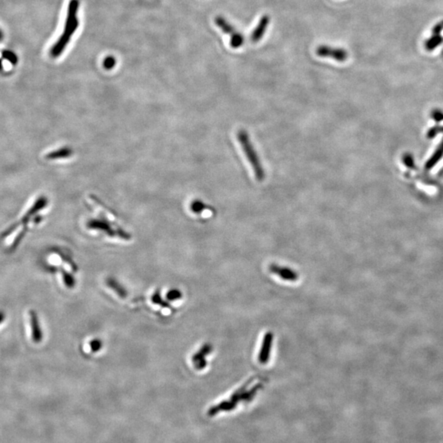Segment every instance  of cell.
<instances>
[{
  "mask_svg": "<svg viewBox=\"0 0 443 443\" xmlns=\"http://www.w3.org/2000/svg\"><path fill=\"white\" fill-rule=\"evenodd\" d=\"M182 294L179 290L177 289H172L167 293L166 297L169 301H173V300H178L180 298H182Z\"/></svg>",
  "mask_w": 443,
  "mask_h": 443,
  "instance_id": "cell-14",
  "label": "cell"
},
{
  "mask_svg": "<svg viewBox=\"0 0 443 443\" xmlns=\"http://www.w3.org/2000/svg\"><path fill=\"white\" fill-rule=\"evenodd\" d=\"M205 208V205H204L202 202H200V201H196V202L194 203L193 205H192V209H193V211L196 212V213H200V212H202Z\"/></svg>",
  "mask_w": 443,
  "mask_h": 443,
  "instance_id": "cell-19",
  "label": "cell"
},
{
  "mask_svg": "<svg viewBox=\"0 0 443 443\" xmlns=\"http://www.w3.org/2000/svg\"><path fill=\"white\" fill-rule=\"evenodd\" d=\"M90 345H91V349L93 352H97L99 350L102 348V341H100V339H93L92 341L90 342Z\"/></svg>",
  "mask_w": 443,
  "mask_h": 443,
  "instance_id": "cell-17",
  "label": "cell"
},
{
  "mask_svg": "<svg viewBox=\"0 0 443 443\" xmlns=\"http://www.w3.org/2000/svg\"><path fill=\"white\" fill-rule=\"evenodd\" d=\"M271 270L279 276L280 277H282V279L287 280V281H294V280L297 279L296 273L294 271L291 270L290 268L273 265L271 267Z\"/></svg>",
  "mask_w": 443,
  "mask_h": 443,
  "instance_id": "cell-7",
  "label": "cell"
},
{
  "mask_svg": "<svg viewBox=\"0 0 443 443\" xmlns=\"http://www.w3.org/2000/svg\"><path fill=\"white\" fill-rule=\"evenodd\" d=\"M30 322H31V326H32V339L34 340L35 342H40L42 339V333L40 329V325L38 323L39 321H38L37 316L33 312H31V314H30Z\"/></svg>",
  "mask_w": 443,
  "mask_h": 443,
  "instance_id": "cell-9",
  "label": "cell"
},
{
  "mask_svg": "<svg viewBox=\"0 0 443 443\" xmlns=\"http://www.w3.org/2000/svg\"><path fill=\"white\" fill-rule=\"evenodd\" d=\"M115 63H116V61H115V59L114 58L108 57L107 59H105V62H104V65H105V69H111L112 68H114Z\"/></svg>",
  "mask_w": 443,
  "mask_h": 443,
  "instance_id": "cell-20",
  "label": "cell"
},
{
  "mask_svg": "<svg viewBox=\"0 0 443 443\" xmlns=\"http://www.w3.org/2000/svg\"><path fill=\"white\" fill-rule=\"evenodd\" d=\"M236 139L241 146L244 155H246V159L252 168L255 179L259 182H264L266 177L265 171L255 146H253L252 142L250 141L248 132L246 130H238V132H236Z\"/></svg>",
  "mask_w": 443,
  "mask_h": 443,
  "instance_id": "cell-1",
  "label": "cell"
},
{
  "mask_svg": "<svg viewBox=\"0 0 443 443\" xmlns=\"http://www.w3.org/2000/svg\"><path fill=\"white\" fill-rule=\"evenodd\" d=\"M432 118L436 122H441L443 120V113L438 109H435L432 113Z\"/></svg>",
  "mask_w": 443,
  "mask_h": 443,
  "instance_id": "cell-18",
  "label": "cell"
},
{
  "mask_svg": "<svg viewBox=\"0 0 443 443\" xmlns=\"http://www.w3.org/2000/svg\"><path fill=\"white\" fill-rule=\"evenodd\" d=\"M269 22H270V19L268 15L262 17L258 25L256 26V28L250 34V42L251 43H258L259 41H261L262 38L265 34L266 31L268 29Z\"/></svg>",
  "mask_w": 443,
  "mask_h": 443,
  "instance_id": "cell-5",
  "label": "cell"
},
{
  "mask_svg": "<svg viewBox=\"0 0 443 443\" xmlns=\"http://www.w3.org/2000/svg\"><path fill=\"white\" fill-rule=\"evenodd\" d=\"M215 23L222 29L225 34L230 37V46L232 49L241 48L245 42V38L241 32H239L233 26L231 25L223 17H217Z\"/></svg>",
  "mask_w": 443,
  "mask_h": 443,
  "instance_id": "cell-3",
  "label": "cell"
},
{
  "mask_svg": "<svg viewBox=\"0 0 443 443\" xmlns=\"http://www.w3.org/2000/svg\"><path fill=\"white\" fill-rule=\"evenodd\" d=\"M443 157V139L441 141V143L439 144V146L436 148V150L434 151L432 156L427 160V163L425 164V169L426 170H431L433 167L436 166V164L441 160Z\"/></svg>",
  "mask_w": 443,
  "mask_h": 443,
  "instance_id": "cell-8",
  "label": "cell"
},
{
  "mask_svg": "<svg viewBox=\"0 0 443 443\" xmlns=\"http://www.w3.org/2000/svg\"><path fill=\"white\" fill-rule=\"evenodd\" d=\"M402 161L404 163V165L407 167V168H415V165H414V159H413V156L409 153H407V154H404L403 155Z\"/></svg>",
  "mask_w": 443,
  "mask_h": 443,
  "instance_id": "cell-15",
  "label": "cell"
},
{
  "mask_svg": "<svg viewBox=\"0 0 443 443\" xmlns=\"http://www.w3.org/2000/svg\"><path fill=\"white\" fill-rule=\"evenodd\" d=\"M63 277H64V283L68 287H73L75 286V279L70 273H67L65 271H63Z\"/></svg>",
  "mask_w": 443,
  "mask_h": 443,
  "instance_id": "cell-16",
  "label": "cell"
},
{
  "mask_svg": "<svg viewBox=\"0 0 443 443\" xmlns=\"http://www.w3.org/2000/svg\"><path fill=\"white\" fill-rule=\"evenodd\" d=\"M211 350V346L206 344V345L202 346V348L197 353L194 354L193 357H192V362L195 364L197 369L205 368L207 364L205 357L208 355V354H209Z\"/></svg>",
  "mask_w": 443,
  "mask_h": 443,
  "instance_id": "cell-6",
  "label": "cell"
},
{
  "mask_svg": "<svg viewBox=\"0 0 443 443\" xmlns=\"http://www.w3.org/2000/svg\"><path fill=\"white\" fill-rule=\"evenodd\" d=\"M3 39V33L1 31H0V41Z\"/></svg>",
  "mask_w": 443,
  "mask_h": 443,
  "instance_id": "cell-21",
  "label": "cell"
},
{
  "mask_svg": "<svg viewBox=\"0 0 443 443\" xmlns=\"http://www.w3.org/2000/svg\"><path fill=\"white\" fill-rule=\"evenodd\" d=\"M442 37H440V36H434L433 37H432L429 41H427V44H426V48H427V50H432L434 49H436L439 45H441L442 43Z\"/></svg>",
  "mask_w": 443,
  "mask_h": 443,
  "instance_id": "cell-12",
  "label": "cell"
},
{
  "mask_svg": "<svg viewBox=\"0 0 443 443\" xmlns=\"http://www.w3.org/2000/svg\"><path fill=\"white\" fill-rule=\"evenodd\" d=\"M106 285L109 286V288H111L113 291H115L117 295L122 299H125L128 296L127 290L123 287V285H121L116 279H114L113 277L107 278Z\"/></svg>",
  "mask_w": 443,
  "mask_h": 443,
  "instance_id": "cell-10",
  "label": "cell"
},
{
  "mask_svg": "<svg viewBox=\"0 0 443 443\" xmlns=\"http://www.w3.org/2000/svg\"><path fill=\"white\" fill-rule=\"evenodd\" d=\"M79 8L78 0H72L69 6L68 17H67L66 25L64 29V34L59 38V41L55 44L51 50V55L54 57H58L61 55L67 45L70 41L71 37L74 34L78 28V11Z\"/></svg>",
  "mask_w": 443,
  "mask_h": 443,
  "instance_id": "cell-2",
  "label": "cell"
},
{
  "mask_svg": "<svg viewBox=\"0 0 443 443\" xmlns=\"http://www.w3.org/2000/svg\"><path fill=\"white\" fill-rule=\"evenodd\" d=\"M316 55L318 57L330 58L334 59L336 61L345 62L348 58L347 51L341 48H335L330 47L329 46H319L316 49Z\"/></svg>",
  "mask_w": 443,
  "mask_h": 443,
  "instance_id": "cell-4",
  "label": "cell"
},
{
  "mask_svg": "<svg viewBox=\"0 0 443 443\" xmlns=\"http://www.w3.org/2000/svg\"><path fill=\"white\" fill-rule=\"evenodd\" d=\"M271 344H272V335L267 334L264 340V344L262 345L260 355H259V361L262 364H265L268 361L270 352Z\"/></svg>",
  "mask_w": 443,
  "mask_h": 443,
  "instance_id": "cell-11",
  "label": "cell"
},
{
  "mask_svg": "<svg viewBox=\"0 0 443 443\" xmlns=\"http://www.w3.org/2000/svg\"><path fill=\"white\" fill-rule=\"evenodd\" d=\"M151 300H152V302L154 304H156V305H161L162 307H164V308H168L169 307V304L168 302H165L162 299L159 291H156L155 293L153 294Z\"/></svg>",
  "mask_w": 443,
  "mask_h": 443,
  "instance_id": "cell-13",
  "label": "cell"
}]
</instances>
